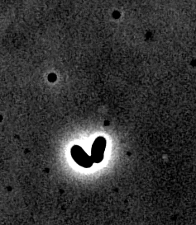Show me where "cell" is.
I'll use <instances>...</instances> for the list:
<instances>
[{"mask_svg": "<svg viewBox=\"0 0 196 225\" xmlns=\"http://www.w3.org/2000/svg\"><path fill=\"white\" fill-rule=\"evenodd\" d=\"M71 156L73 159L80 165V166L89 168L92 167L94 162L91 158V156L88 155L82 148L75 145L71 148Z\"/></svg>", "mask_w": 196, "mask_h": 225, "instance_id": "1", "label": "cell"}, {"mask_svg": "<svg viewBox=\"0 0 196 225\" xmlns=\"http://www.w3.org/2000/svg\"><path fill=\"white\" fill-rule=\"evenodd\" d=\"M106 140L104 138L99 137L94 140L91 148V158L94 163L101 162L104 157Z\"/></svg>", "mask_w": 196, "mask_h": 225, "instance_id": "2", "label": "cell"}]
</instances>
